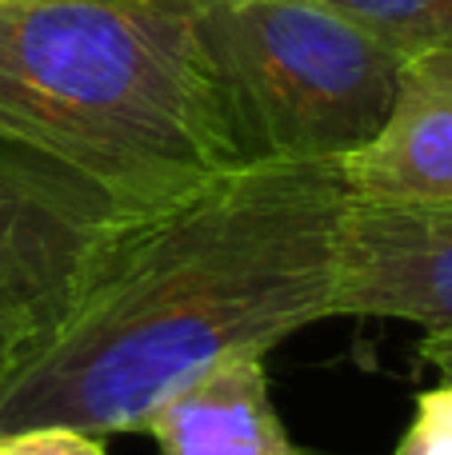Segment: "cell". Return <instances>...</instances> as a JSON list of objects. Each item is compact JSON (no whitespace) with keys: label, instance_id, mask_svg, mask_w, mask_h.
I'll return each instance as SVG.
<instances>
[{"label":"cell","instance_id":"cell-10","mask_svg":"<svg viewBox=\"0 0 452 455\" xmlns=\"http://www.w3.org/2000/svg\"><path fill=\"white\" fill-rule=\"evenodd\" d=\"M0 455H109L104 435L69 424H32L0 432Z\"/></svg>","mask_w":452,"mask_h":455},{"label":"cell","instance_id":"cell-3","mask_svg":"<svg viewBox=\"0 0 452 455\" xmlns=\"http://www.w3.org/2000/svg\"><path fill=\"white\" fill-rule=\"evenodd\" d=\"M229 112L240 160H344L373 140L405 56L325 0H168Z\"/></svg>","mask_w":452,"mask_h":455},{"label":"cell","instance_id":"cell-4","mask_svg":"<svg viewBox=\"0 0 452 455\" xmlns=\"http://www.w3.org/2000/svg\"><path fill=\"white\" fill-rule=\"evenodd\" d=\"M120 216L77 172L0 144V299L56 307Z\"/></svg>","mask_w":452,"mask_h":455},{"label":"cell","instance_id":"cell-11","mask_svg":"<svg viewBox=\"0 0 452 455\" xmlns=\"http://www.w3.org/2000/svg\"><path fill=\"white\" fill-rule=\"evenodd\" d=\"M48 315H52V307L0 299V379L8 376V368H12L16 355L28 347V339L44 328Z\"/></svg>","mask_w":452,"mask_h":455},{"label":"cell","instance_id":"cell-1","mask_svg":"<svg viewBox=\"0 0 452 455\" xmlns=\"http://www.w3.org/2000/svg\"><path fill=\"white\" fill-rule=\"evenodd\" d=\"M344 208L341 160H237L120 216L0 379V432H141L213 363L333 320Z\"/></svg>","mask_w":452,"mask_h":455},{"label":"cell","instance_id":"cell-6","mask_svg":"<svg viewBox=\"0 0 452 455\" xmlns=\"http://www.w3.org/2000/svg\"><path fill=\"white\" fill-rule=\"evenodd\" d=\"M341 176L365 204H452V48L405 56L381 128Z\"/></svg>","mask_w":452,"mask_h":455},{"label":"cell","instance_id":"cell-7","mask_svg":"<svg viewBox=\"0 0 452 455\" xmlns=\"http://www.w3.org/2000/svg\"><path fill=\"white\" fill-rule=\"evenodd\" d=\"M141 432L160 455H309L280 424L261 352L192 376L149 411Z\"/></svg>","mask_w":452,"mask_h":455},{"label":"cell","instance_id":"cell-2","mask_svg":"<svg viewBox=\"0 0 452 455\" xmlns=\"http://www.w3.org/2000/svg\"><path fill=\"white\" fill-rule=\"evenodd\" d=\"M0 144L144 212L237 164L229 112L168 0L0 4Z\"/></svg>","mask_w":452,"mask_h":455},{"label":"cell","instance_id":"cell-12","mask_svg":"<svg viewBox=\"0 0 452 455\" xmlns=\"http://www.w3.org/2000/svg\"><path fill=\"white\" fill-rule=\"evenodd\" d=\"M421 360L432 363L440 376H452V336H424L421 339Z\"/></svg>","mask_w":452,"mask_h":455},{"label":"cell","instance_id":"cell-13","mask_svg":"<svg viewBox=\"0 0 452 455\" xmlns=\"http://www.w3.org/2000/svg\"><path fill=\"white\" fill-rule=\"evenodd\" d=\"M0 4H20V0H0Z\"/></svg>","mask_w":452,"mask_h":455},{"label":"cell","instance_id":"cell-8","mask_svg":"<svg viewBox=\"0 0 452 455\" xmlns=\"http://www.w3.org/2000/svg\"><path fill=\"white\" fill-rule=\"evenodd\" d=\"M400 56L452 48V0H325Z\"/></svg>","mask_w":452,"mask_h":455},{"label":"cell","instance_id":"cell-9","mask_svg":"<svg viewBox=\"0 0 452 455\" xmlns=\"http://www.w3.org/2000/svg\"><path fill=\"white\" fill-rule=\"evenodd\" d=\"M392 455H452V376L416 395L413 419Z\"/></svg>","mask_w":452,"mask_h":455},{"label":"cell","instance_id":"cell-5","mask_svg":"<svg viewBox=\"0 0 452 455\" xmlns=\"http://www.w3.org/2000/svg\"><path fill=\"white\" fill-rule=\"evenodd\" d=\"M336 315H376L452 336V204H365L341 220Z\"/></svg>","mask_w":452,"mask_h":455}]
</instances>
